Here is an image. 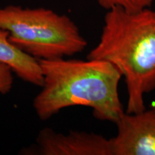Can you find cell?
<instances>
[{
	"label": "cell",
	"instance_id": "cell-2",
	"mask_svg": "<svg viewBox=\"0 0 155 155\" xmlns=\"http://www.w3.org/2000/svg\"><path fill=\"white\" fill-rule=\"evenodd\" d=\"M87 59L115 66L127 86V112L144 111L145 94L155 89V11L108 9L99 42Z\"/></svg>",
	"mask_w": 155,
	"mask_h": 155
},
{
	"label": "cell",
	"instance_id": "cell-6",
	"mask_svg": "<svg viewBox=\"0 0 155 155\" xmlns=\"http://www.w3.org/2000/svg\"><path fill=\"white\" fill-rule=\"evenodd\" d=\"M0 62L10 68L19 78L42 87L43 75L38 59L24 53L9 40V32L0 28Z\"/></svg>",
	"mask_w": 155,
	"mask_h": 155
},
{
	"label": "cell",
	"instance_id": "cell-8",
	"mask_svg": "<svg viewBox=\"0 0 155 155\" xmlns=\"http://www.w3.org/2000/svg\"><path fill=\"white\" fill-rule=\"evenodd\" d=\"M12 71L7 65L0 62V94H6L12 88Z\"/></svg>",
	"mask_w": 155,
	"mask_h": 155
},
{
	"label": "cell",
	"instance_id": "cell-3",
	"mask_svg": "<svg viewBox=\"0 0 155 155\" xmlns=\"http://www.w3.org/2000/svg\"><path fill=\"white\" fill-rule=\"evenodd\" d=\"M0 28L8 31L12 44L38 60L72 56L88 45L69 17L41 7L0 8Z\"/></svg>",
	"mask_w": 155,
	"mask_h": 155
},
{
	"label": "cell",
	"instance_id": "cell-5",
	"mask_svg": "<svg viewBox=\"0 0 155 155\" xmlns=\"http://www.w3.org/2000/svg\"><path fill=\"white\" fill-rule=\"evenodd\" d=\"M110 139L112 155H155V108L139 113L124 112Z\"/></svg>",
	"mask_w": 155,
	"mask_h": 155
},
{
	"label": "cell",
	"instance_id": "cell-7",
	"mask_svg": "<svg viewBox=\"0 0 155 155\" xmlns=\"http://www.w3.org/2000/svg\"><path fill=\"white\" fill-rule=\"evenodd\" d=\"M101 7L107 9L119 7L127 12H135L150 8L154 0H96Z\"/></svg>",
	"mask_w": 155,
	"mask_h": 155
},
{
	"label": "cell",
	"instance_id": "cell-9",
	"mask_svg": "<svg viewBox=\"0 0 155 155\" xmlns=\"http://www.w3.org/2000/svg\"><path fill=\"white\" fill-rule=\"evenodd\" d=\"M154 108H155V102L154 103Z\"/></svg>",
	"mask_w": 155,
	"mask_h": 155
},
{
	"label": "cell",
	"instance_id": "cell-1",
	"mask_svg": "<svg viewBox=\"0 0 155 155\" xmlns=\"http://www.w3.org/2000/svg\"><path fill=\"white\" fill-rule=\"evenodd\" d=\"M38 61L43 84L35 97L33 108L40 120L75 106L90 107L97 119L114 124L124 112L119 95L122 75L112 64L63 58Z\"/></svg>",
	"mask_w": 155,
	"mask_h": 155
},
{
	"label": "cell",
	"instance_id": "cell-4",
	"mask_svg": "<svg viewBox=\"0 0 155 155\" xmlns=\"http://www.w3.org/2000/svg\"><path fill=\"white\" fill-rule=\"evenodd\" d=\"M25 152L40 155H112L111 141L104 136L76 131L65 134L50 128L39 131L35 147Z\"/></svg>",
	"mask_w": 155,
	"mask_h": 155
}]
</instances>
